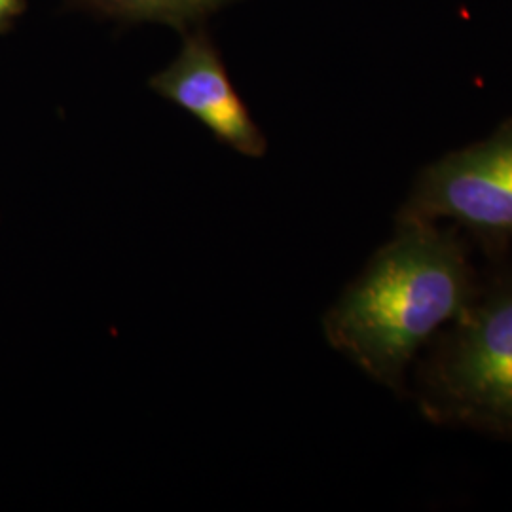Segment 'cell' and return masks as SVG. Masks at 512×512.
<instances>
[{
    "instance_id": "6da1fadb",
    "label": "cell",
    "mask_w": 512,
    "mask_h": 512,
    "mask_svg": "<svg viewBox=\"0 0 512 512\" xmlns=\"http://www.w3.org/2000/svg\"><path fill=\"white\" fill-rule=\"evenodd\" d=\"M397 224L323 321L330 346L391 389L403 385L418 351L476 296L465 247L452 230L427 220Z\"/></svg>"
},
{
    "instance_id": "7a4b0ae2",
    "label": "cell",
    "mask_w": 512,
    "mask_h": 512,
    "mask_svg": "<svg viewBox=\"0 0 512 512\" xmlns=\"http://www.w3.org/2000/svg\"><path fill=\"white\" fill-rule=\"evenodd\" d=\"M421 406L440 423L512 433V281L454 321L425 368Z\"/></svg>"
},
{
    "instance_id": "3957f363",
    "label": "cell",
    "mask_w": 512,
    "mask_h": 512,
    "mask_svg": "<svg viewBox=\"0 0 512 512\" xmlns=\"http://www.w3.org/2000/svg\"><path fill=\"white\" fill-rule=\"evenodd\" d=\"M401 220H454L492 245L512 239V118L421 169Z\"/></svg>"
},
{
    "instance_id": "277c9868",
    "label": "cell",
    "mask_w": 512,
    "mask_h": 512,
    "mask_svg": "<svg viewBox=\"0 0 512 512\" xmlns=\"http://www.w3.org/2000/svg\"><path fill=\"white\" fill-rule=\"evenodd\" d=\"M150 86L165 99L190 112L220 143L245 156H264L266 137L232 86L217 52L205 38H192Z\"/></svg>"
},
{
    "instance_id": "5b68a950",
    "label": "cell",
    "mask_w": 512,
    "mask_h": 512,
    "mask_svg": "<svg viewBox=\"0 0 512 512\" xmlns=\"http://www.w3.org/2000/svg\"><path fill=\"white\" fill-rule=\"evenodd\" d=\"M93 2L118 14L181 21L219 6L222 0H93Z\"/></svg>"
},
{
    "instance_id": "8992f818",
    "label": "cell",
    "mask_w": 512,
    "mask_h": 512,
    "mask_svg": "<svg viewBox=\"0 0 512 512\" xmlns=\"http://www.w3.org/2000/svg\"><path fill=\"white\" fill-rule=\"evenodd\" d=\"M21 8L19 0H0V25L6 23V19L16 16Z\"/></svg>"
}]
</instances>
